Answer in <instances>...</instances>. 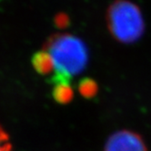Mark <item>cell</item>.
<instances>
[{
  "label": "cell",
  "mask_w": 151,
  "mask_h": 151,
  "mask_svg": "<svg viewBox=\"0 0 151 151\" xmlns=\"http://www.w3.org/2000/svg\"><path fill=\"white\" fill-rule=\"evenodd\" d=\"M44 50L48 54L52 65L49 79L53 88L71 87L74 77L84 71L88 62V52L79 38L69 34L52 36Z\"/></svg>",
  "instance_id": "obj_1"
},
{
  "label": "cell",
  "mask_w": 151,
  "mask_h": 151,
  "mask_svg": "<svg viewBox=\"0 0 151 151\" xmlns=\"http://www.w3.org/2000/svg\"><path fill=\"white\" fill-rule=\"evenodd\" d=\"M109 20L113 35L119 41L134 42L143 32L141 13L135 5L127 1L115 3L109 10Z\"/></svg>",
  "instance_id": "obj_2"
},
{
  "label": "cell",
  "mask_w": 151,
  "mask_h": 151,
  "mask_svg": "<svg viewBox=\"0 0 151 151\" xmlns=\"http://www.w3.org/2000/svg\"><path fill=\"white\" fill-rule=\"evenodd\" d=\"M103 151H148V148L140 134L130 129H119L107 137Z\"/></svg>",
  "instance_id": "obj_3"
},
{
  "label": "cell",
  "mask_w": 151,
  "mask_h": 151,
  "mask_svg": "<svg viewBox=\"0 0 151 151\" xmlns=\"http://www.w3.org/2000/svg\"><path fill=\"white\" fill-rule=\"evenodd\" d=\"M32 65H33L36 71L41 75H48L52 72V65L48 54L42 50L36 53L32 58Z\"/></svg>",
  "instance_id": "obj_4"
},
{
  "label": "cell",
  "mask_w": 151,
  "mask_h": 151,
  "mask_svg": "<svg viewBox=\"0 0 151 151\" xmlns=\"http://www.w3.org/2000/svg\"><path fill=\"white\" fill-rule=\"evenodd\" d=\"M78 89L82 96H84V98L87 99H93L94 96H96V95L98 94V91H99V88L96 83L89 78L82 79L79 83Z\"/></svg>",
  "instance_id": "obj_5"
},
{
  "label": "cell",
  "mask_w": 151,
  "mask_h": 151,
  "mask_svg": "<svg viewBox=\"0 0 151 151\" xmlns=\"http://www.w3.org/2000/svg\"><path fill=\"white\" fill-rule=\"evenodd\" d=\"M0 151H11V146L9 144L6 134L0 127Z\"/></svg>",
  "instance_id": "obj_6"
}]
</instances>
